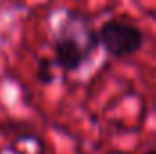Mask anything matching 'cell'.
Masks as SVG:
<instances>
[{"instance_id":"cell-1","label":"cell","mask_w":156,"mask_h":154,"mask_svg":"<svg viewBox=\"0 0 156 154\" xmlns=\"http://www.w3.org/2000/svg\"><path fill=\"white\" fill-rule=\"evenodd\" d=\"M100 40L98 33L85 24L83 31L78 33L76 29L66 27L56 37L53 51H55V65H58L66 73L78 71L89 58L94 54Z\"/></svg>"},{"instance_id":"cell-3","label":"cell","mask_w":156,"mask_h":154,"mask_svg":"<svg viewBox=\"0 0 156 154\" xmlns=\"http://www.w3.org/2000/svg\"><path fill=\"white\" fill-rule=\"evenodd\" d=\"M37 80L42 85H49L55 80V62L49 58H42L38 60L37 65Z\"/></svg>"},{"instance_id":"cell-2","label":"cell","mask_w":156,"mask_h":154,"mask_svg":"<svg viewBox=\"0 0 156 154\" xmlns=\"http://www.w3.org/2000/svg\"><path fill=\"white\" fill-rule=\"evenodd\" d=\"M98 40L104 49L115 58H127L136 54L144 47V31L122 18H111L102 24L98 31Z\"/></svg>"},{"instance_id":"cell-4","label":"cell","mask_w":156,"mask_h":154,"mask_svg":"<svg viewBox=\"0 0 156 154\" xmlns=\"http://www.w3.org/2000/svg\"><path fill=\"white\" fill-rule=\"evenodd\" d=\"M145 154H156V149H151V151H147Z\"/></svg>"}]
</instances>
